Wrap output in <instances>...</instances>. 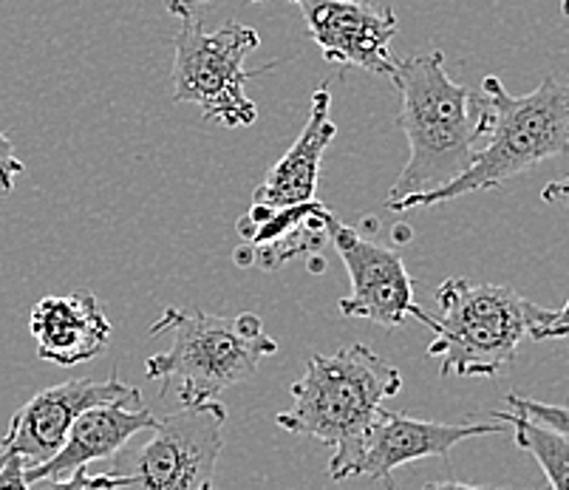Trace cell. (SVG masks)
<instances>
[{"instance_id": "9c48e42d", "label": "cell", "mask_w": 569, "mask_h": 490, "mask_svg": "<svg viewBox=\"0 0 569 490\" xmlns=\"http://www.w3.org/2000/svg\"><path fill=\"white\" fill-rule=\"evenodd\" d=\"M332 244L338 247L351 278V296L338 303L346 318H366L386 329L402 327L408 318H417L431 332L437 329V318L413 301V281L400 252L363 239L343 221L335 230Z\"/></svg>"}, {"instance_id": "277c9868", "label": "cell", "mask_w": 569, "mask_h": 490, "mask_svg": "<svg viewBox=\"0 0 569 490\" xmlns=\"http://www.w3.org/2000/svg\"><path fill=\"white\" fill-rule=\"evenodd\" d=\"M439 318L428 358L439 374L496 378L516 360L521 340L547 321L550 309L527 301L510 287L448 278L437 290Z\"/></svg>"}, {"instance_id": "ac0fdd59", "label": "cell", "mask_w": 569, "mask_h": 490, "mask_svg": "<svg viewBox=\"0 0 569 490\" xmlns=\"http://www.w3.org/2000/svg\"><path fill=\"white\" fill-rule=\"evenodd\" d=\"M32 490H119L122 479L113 473H88V468H77L66 479H34Z\"/></svg>"}, {"instance_id": "3957f363", "label": "cell", "mask_w": 569, "mask_h": 490, "mask_svg": "<svg viewBox=\"0 0 569 490\" xmlns=\"http://www.w3.org/2000/svg\"><path fill=\"white\" fill-rule=\"evenodd\" d=\"M148 334L168 338V349L144 360V378L164 383L162 394H173L179 406L216 400L230 386L250 380L261 360L278 352L256 312L224 318L168 307Z\"/></svg>"}, {"instance_id": "ffe728a7", "label": "cell", "mask_w": 569, "mask_h": 490, "mask_svg": "<svg viewBox=\"0 0 569 490\" xmlns=\"http://www.w3.org/2000/svg\"><path fill=\"white\" fill-rule=\"evenodd\" d=\"M569 334V298L561 309H550L547 321L530 332L532 340H556Z\"/></svg>"}, {"instance_id": "30bf717a", "label": "cell", "mask_w": 569, "mask_h": 490, "mask_svg": "<svg viewBox=\"0 0 569 490\" xmlns=\"http://www.w3.org/2000/svg\"><path fill=\"white\" fill-rule=\"evenodd\" d=\"M326 63L351 66L371 74L395 71L391 40L400 32L397 14L371 0H292Z\"/></svg>"}, {"instance_id": "44dd1931", "label": "cell", "mask_w": 569, "mask_h": 490, "mask_svg": "<svg viewBox=\"0 0 569 490\" xmlns=\"http://www.w3.org/2000/svg\"><path fill=\"white\" fill-rule=\"evenodd\" d=\"M23 471L26 466L20 457H0V490H32Z\"/></svg>"}, {"instance_id": "e0dca14e", "label": "cell", "mask_w": 569, "mask_h": 490, "mask_svg": "<svg viewBox=\"0 0 569 490\" xmlns=\"http://www.w3.org/2000/svg\"><path fill=\"white\" fill-rule=\"evenodd\" d=\"M507 406L510 411L516 414L527 417V420L538 422V426H547L558 434L569 437V409L567 406H550V402H538L530 400V397H519V394H510L507 397Z\"/></svg>"}, {"instance_id": "5bb4252c", "label": "cell", "mask_w": 569, "mask_h": 490, "mask_svg": "<svg viewBox=\"0 0 569 490\" xmlns=\"http://www.w3.org/2000/svg\"><path fill=\"white\" fill-rule=\"evenodd\" d=\"M38 358L54 366H77L100 358L111 343V321L91 290L46 296L29 314Z\"/></svg>"}, {"instance_id": "603a6c76", "label": "cell", "mask_w": 569, "mask_h": 490, "mask_svg": "<svg viewBox=\"0 0 569 490\" xmlns=\"http://www.w3.org/2000/svg\"><path fill=\"white\" fill-rule=\"evenodd\" d=\"M422 490H516V488H490V484H465L457 479H445V482H428Z\"/></svg>"}, {"instance_id": "d4e9b609", "label": "cell", "mask_w": 569, "mask_h": 490, "mask_svg": "<svg viewBox=\"0 0 569 490\" xmlns=\"http://www.w3.org/2000/svg\"><path fill=\"white\" fill-rule=\"evenodd\" d=\"M561 12L569 18V0H561Z\"/></svg>"}, {"instance_id": "7c38bea8", "label": "cell", "mask_w": 569, "mask_h": 490, "mask_svg": "<svg viewBox=\"0 0 569 490\" xmlns=\"http://www.w3.org/2000/svg\"><path fill=\"white\" fill-rule=\"evenodd\" d=\"M157 420L159 417L142 402V391L133 386L126 397L82 411L74 426H71L66 446L43 466L26 468V482H34V479H66L77 468H88V462L111 459L133 437L157 426Z\"/></svg>"}, {"instance_id": "8fae6325", "label": "cell", "mask_w": 569, "mask_h": 490, "mask_svg": "<svg viewBox=\"0 0 569 490\" xmlns=\"http://www.w3.org/2000/svg\"><path fill=\"white\" fill-rule=\"evenodd\" d=\"M133 386L122 383L117 371L108 380H69L34 394L23 409L12 417L7 434L0 440V457H20L26 468L43 466L69 440L71 426L82 411L102 402L126 397Z\"/></svg>"}, {"instance_id": "4fadbf2b", "label": "cell", "mask_w": 569, "mask_h": 490, "mask_svg": "<svg viewBox=\"0 0 569 490\" xmlns=\"http://www.w3.org/2000/svg\"><path fill=\"white\" fill-rule=\"evenodd\" d=\"M340 219L323 201L309 199L289 208H261L252 204L238 219V233L252 250L258 267L267 272L281 270L292 258L318 256L338 230Z\"/></svg>"}, {"instance_id": "5b68a950", "label": "cell", "mask_w": 569, "mask_h": 490, "mask_svg": "<svg viewBox=\"0 0 569 490\" xmlns=\"http://www.w3.org/2000/svg\"><path fill=\"white\" fill-rule=\"evenodd\" d=\"M400 391V369L366 343H351L335 354L309 358L303 378L292 386V406L276 422L289 434L309 437L338 451L363 434L382 402Z\"/></svg>"}, {"instance_id": "6da1fadb", "label": "cell", "mask_w": 569, "mask_h": 490, "mask_svg": "<svg viewBox=\"0 0 569 490\" xmlns=\"http://www.w3.org/2000/svg\"><path fill=\"white\" fill-rule=\"evenodd\" d=\"M402 97L400 128L408 139V162L386 199L431 193L462 177L473 159L479 137H488L490 100L451 80L442 51L397 60L391 71Z\"/></svg>"}, {"instance_id": "ba28073f", "label": "cell", "mask_w": 569, "mask_h": 490, "mask_svg": "<svg viewBox=\"0 0 569 490\" xmlns=\"http://www.w3.org/2000/svg\"><path fill=\"white\" fill-rule=\"evenodd\" d=\"M505 428L499 422H465V426H448V422L413 420V417L397 414V411L380 409L363 434L351 446L338 448L329 459V477L335 482H346L351 477H371L395 488V471L417 459L439 457L445 459L459 442L470 437L501 434Z\"/></svg>"}, {"instance_id": "cb8c5ba5", "label": "cell", "mask_w": 569, "mask_h": 490, "mask_svg": "<svg viewBox=\"0 0 569 490\" xmlns=\"http://www.w3.org/2000/svg\"><path fill=\"white\" fill-rule=\"evenodd\" d=\"M201 3H213V0H164V7H168V12L173 14V18L190 14L196 7H201ZM250 3H261V0H250Z\"/></svg>"}, {"instance_id": "7a4b0ae2", "label": "cell", "mask_w": 569, "mask_h": 490, "mask_svg": "<svg viewBox=\"0 0 569 490\" xmlns=\"http://www.w3.org/2000/svg\"><path fill=\"white\" fill-rule=\"evenodd\" d=\"M482 94L490 100V142L476 151L462 177L431 193L406 196L388 204L395 213L437 208L459 196L499 188L552 157L569 153V82L545 77L536 91L513 97L499 77H485Z\"/></svg>"}, {"instance_id": "9a60e30c", "label": "cell", "mask_w": 569, "mask_h": 490, "mask_svg": "<svg viewBox=\"0 0 569 490\" xmlns=\"http://www.w3.org/2000/svg\"><path fill=\"white\" fill-rule=\"evenodd\" d=\"M329 113H332V94H329V82H323L312 94V108H309V120L301 137L295 139V146L283 153L281 162L258 184L252 193V204L289 208V204L315 199L323 153L338 137V126Z\"/></svg>"}, {"instance_id": "2e32d148", "label": "cell", "mask_w": 569, "mask_h": 490, "mask_svg": "<svg viewBox=\"0 0 569 490\" xmlns=\"http://www.w3.org/2000/svg\"><path fill=\"white\" fill-rule=\"evenodd\" d=\"M493 420L513 428L516 446L541 466L545 477L550 479V490H569V437L558 434L547 426H538L510 409L493 411Z\"/></svg>"}, {"instance_id": "d6986e66", "label": "cell", "mask_w": 569, "mask_h": 490, "mask_svg": "<svg viewBox=\"0 0 569 490\" xmlns=\"http://www.w3.org/2000/svg\"><path fill=\"white\" fill-rule=\"evenodd\" d=\"M23 170L26 164L23 159H18V153H14L12 139L0 131V193H12L14 179H18Z\"/></svg>"}, {"instance_id": "8992f818", "label": "cell", "mask_w": 569, "mask_h": 490, "mask_svg": "<svg viewBox=\"0 0 569 490\" xmlns=\"http://www.w3.org/2000/svg\"><path fill=\"white\" fill-rule=\"evenodd\" d=\"M173 38V100L193 102L207 122L247 128L258 120V106L247 97V82L267 74L269 66L247 71V57L261 46L256 29L227 20L216 32H204L201 20L179 14Z\"/></svg>"}, {"instance_id": "52a82bcc", "label": "cell", "mask_w": 569, "mask_h": 490, "mask_svg": "<svg viewBox=\"0 0 569 490\" xmlns=\"http://www.w3.org/2000/svg\"><path fill=\"white\" fill-rule=\"evenodd\" d=\"M224 422L227 409L216 400L179 406L159 417L148 440L119 448L108 473L122 479L119 490H213Z\"/></svg>"}, {"instance_id": "7402d4cb", "label": "cell", "mask_w": 569, "mask_h": 490, "mask_svg": "<svg viewBox=\"0 0 569 490\" xmlns=\"http://www.w3.org/2000/svg\"><path fill=\"white\" fill-rule=\"evenodd\" d=\"M541 199L547 204H558V208L569 210V177L558 179V182H550L545 190H541Z\"/></svg>"}]
</instances>
